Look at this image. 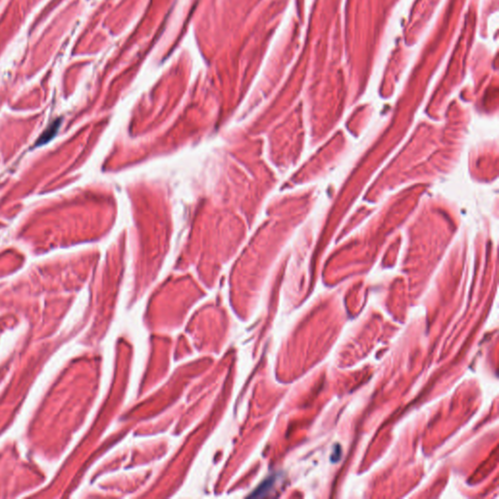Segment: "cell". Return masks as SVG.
<instances>
[{
  "label": "cell",
  "mask_w": 499,
  "mask_h": 499,
  "mask_svg": "<svg viewBox=\"0 0 499 499\" xmlns=\"http://www.w3.org/2000/svg\"><path fill=\"white\" fill-rule=\"evenodd\" d=\"M60 120H54L47 128L46 130L42 133V134L39 136L38 140L36 142V146H44L45 144L49 142L51 140L54 138V136L57 134L58 132V129L60 127Z\"/></svg>",
  "instance_id": "cell-1"
}]
</instances>
